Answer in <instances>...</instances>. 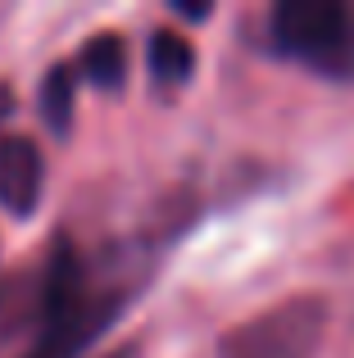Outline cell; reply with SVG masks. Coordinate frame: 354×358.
Segmentation results:
<instances>
[{
  "label": "cell",
  "instance_id": "1",
  "mask_svg": "<svg viewBox=\"0 0 354 358\" xmlns=\"http://www.w3.org/2000/svg\"><path fill=\"white\" fill-rule=\"evenodd\" d=\"M45 272V317L36 345L23 358H82L109 327L123 317L136 290L150 277V254L109 250L100 263H82L69 241H55Z\"/></svg>",
  "mask_w": 354,
  "mask_h": 358
},
{
  "label": "cell",
  "instance_id": "2",
  "mask_svg": "<svg viewBox=\"0 0 354 358\" xmlns=\"http://www.w3.org/2000/svg\"><path fill=\"white\" fill-rule=\"evenodd\" d=\"M268 41L323 78H354V5L346 0H282L268 9Z\"/></svg>",
  "mask_w": 354,
  "mask_h": 358
},
{
  "label": "cell",
  "instance_id": "3",
  "mask_svg": "<svg viewBox=\"0 0 354 358\" xmlns=\"http://www.w3.org/2000/svg\"><path fill=\"white\" fill-rule=\"evenodd\" d=\"M327 331V299L323 295H291L264 313L232 327L213 358H313Z\"/></svg>",
  "mask_w": 354,
  "mask_h": 358
},
{
  "label": "cell",
  "instance_id": "4",
  "mask_svg": "<svg viewBox=\"0 0 354 358\" xmlns=\"http://www.w3.org/2000/svg\"><path fill=\"white\" fill-rule=\"evenodd\" d=\"M45 195V164H41V145L23 131L0 136V209L9 218H32L41 209Z\"/></svg>",
  "mask_w": 354,
  "mask_h": 358
},
{
  "label": "cell",
  "instance_id": "5",
  "mask_svg": "<svg viewBox=\"0 0 354 358\" xmlns=\"http://www.w3.org/2000/svg\"><path fill=\"white\" fill-rule=\"evenodd\" d=\"M41 317H45V272H18V277L0 281V345L32 322L41 331Z\"/></svg>",
  "mask_w": 354,
  "mask_h": 358
},
{
  "label": "cell",
  "instance_id": "6",
  "mask_svg": "<svg viewBox=\"0 0 354 358\" xmlns=\"http://www.w3.org/2000/svg\"><path fill=\"white\" fill-rule=\"evenodd\" d=\"M78 78L96 91H118L127 82V41L118 32H96L78 55Z\"/></svg>",
  "mask_w": 354,
  "mask_h": 358
},
{
  "label": "cell",
  "instance_id": "7",
  "mask_svg": "<svg viewBox=\"0 0 354 358\" xmlns=\"http://www.w3.org/2000/svg\"><path fill=\"white\" fill-rule=\"evenodd\" d=\"M146 64H150V82L155 87H182V82H191L195 45L186 41L182 32L160 27V32L150 36V45H146Z\"/></svg>",
  "mask_w": 354,
  "mask_h": 358
},
{
  "label": "cell",
  "instance_id": "8",
  "mask_svg": "<svg viewBox=\"0 0 354 358\" xmlns=\"http://www.w3.org/2000/svg\"><path fill=\"white\" fill-rule=\"evenodd\" d=\"M73 87H78V73H69V64H55L41 78V91H36L41 122L55 136H69L73 131Z\"/></svg>",
  "mask_w": 354,
  "mask_h": 358
},
{
  "label": "cell",
  "instance_id": "9",
  "mask_svg": "<svg viewBox=\"0 0 354 358\" xmlns=\"http://www.w3.org/2000/svg\"><path fill=\"white\" fill-rule=\"evenodd\" d=\"M14 87H9V82H0V127H5L9 118H14ZM0 136H5V131H0Z\"/></svg>",
  "mask_w": 354,
  "mask_h": 358
},
{
  "label": "cell",
  "instance_id": "10",
  "mask_svg": "<svg viewBox=\"0 0 354 358\" xmlns=\"http://www.w3.org/2000/svg\"><path fill=\"white\" fill-rule=\"evenodd\" d=\"M182 18H209V5H173Z\"/></svg>",
  "mask_w": 354,
  "mask_h": 358
}]
</instances>
